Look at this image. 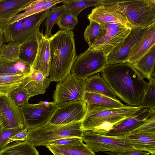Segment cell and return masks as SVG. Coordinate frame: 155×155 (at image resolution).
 Here are the masks:
<instances>
[{"label":"cell","instance_id":"5","mask_svg":"<svg viewBox=\"0 0 155 155\" xmlns=\"http://www.w3.org/2000/svg\"><path fill=\"white\" fill-rule=\"evenodd\" d=\"M50 11L48 9L24 18L3 28L5 42L21 44L36 35Z\"/></svg>","mask_w":155,"mask_h":155},{"label":"cell","instance_id":"2","mask_svg":"<svg viewBox=\"0 0 155 155\" xmlns=\"http://www.w3.org/2000/svg\"><path fill=\"white\" fill-rule=\"evenodd\" d=\"M74 33L61 30L49 38L50 49L49 76L52 81H61L71 74L77 55Z\"/></svg>","mask_w":155,"mask_h":155},{"label":"cell","instance_id":"6","mask_svg":"<svg viewBox=\"0 0 155 155\" xmlns=\"http://www.w3.org/2000/svg\"><path fill=\"white\" fill-rule=\"evenodd\" d=\"M81 139L94 153L117 154L135 150L126 136H110L98 134L93 130H83Z\"/></svg>","mask_w":155,"mask_h":155},{"label":"cell","instance_id":"31","mask_svg":"<svg viewBox=\"0 0 155 155\" xmlns=\"http://www.w3.org/2000/svg\"><path fill=\"white\" fill-rule=\"evenodd\" d=\"M106 31L103 24H99L94 21H90L85 29L84 37L90 48L97 41L105 35Z\"/></svg>","mask_w":155,"mask_h":155},{"label":"cell","instance_id":"28","mask_svg":"<svg viewBox=\"0 0 155 155\" xmlns=\"http://www.w3.org/2000/svg\"><path fill=\"white\" fill-rule=\"evenodd\" d=\"M0 155H39L35 147L27 140L15 141L0 150Z\"/></svg>","mask_w":155,"mask_h":155},{"label":"cell","instance_id":"39","mask_svg":"<svg viewBox=\"0 0 155 155\" xmlns=\"http://www.w3.org/2000/svg\"><path fill=\"white\" fill-rule=\"evenodd\" d=\"M23 129L18 128L3 129L0 132V150L7 145L10 138Z\"/></svg>","mask_w":155,"mask_h":155},{"label":"cell","instance_id":"33","mask_svg":"<svg viewBox=\"0 0 155 155\" xmlns=\"http://www.w3.org/2000/svg\"><path fill=\"white\" fill-rule=\"evenodd\" d=\"M155 74L148 80L146 89L141 101V107H148L155 109Z\"/></svg>","mask_w":155,"mask_h":155},{"label":"cell","instance_id":"17","mask_svg":"<svg viewBox=\"0 0 155 155\" xmlns=\"http://www.w3.org/2000/svg\"><path fill=\"white\" fill-rule=\"evenodd\" d=\"M38 43L36 55L31 67L34 70L42 73L45 76H49L50 49L49 38L39 31L36 35Z\"/></svg>","mask_w":155,"mask_h":155},{"label":"cell","instance_id":"45","mask_svg":"<svg viewBox=\"0 0 155 155\" xmlns=\"http://www.w3.org/2000/svg\"><path fill=\"white\" fill-rule=\"evenodd\" d=\"M107 155H117L116 154L114 153H107ZM150 155H151V154Z\"/></svg>","mask_w":155,"mask_h":155},{"label":"cell","instance_id":"42","mask_svg":"<svg viewBox=\"0 0 155 155\" xmlns=\"http://www.w3.org/2000/svg\"><path fill=\"white\" fill-rule=\"evenodd\" d=\"M116 154L117 155H150V153L145 151L133 150L124 151Z\"/></svg>","mask_w":155,"mask_h":155},{"label":"cell","instance_id":"10","mask_svg":"<svg viewBox=\"0 0 155 155\" xmlns=\"http://www.w3.org/2000/svg\"><path fill=\"white\" fill-rule=\"evenodd\" d=\"M58 106L54 101H41L37 104L28 103L19 107L25 128L33 129L48 122Z\"/></svg>","mask_w":155,"mask_h":155},{"label":"cell","instance_id":"11","mask_svg":"<svg viewBox=\"0 0 155 155\" xmlns=\"http://www.w3.org/2000/svg\"><path fill=\"white\" fill-rule=\"evenodd\" d=\"M103 24L106 31L105 35L89 49L101 51L107 56L125 40L131 29L118 23H109Z\"/></svg>","mask_w":155,"mask_h":155},{"label":"cell","instance_id":"46","mask_svg":"<svg viewBox=\"0 0 155 155\" xmlns=\"http://www.w3.org/2000/svg\"><path fill=\"white\" fill-rule=\"evenodd\" d=\"M151 155H155V154H151Z\"/></svg>","mask_w":155,"mask_h":155},{"label":"cell","instance_id":"23","mask_svg":"<svg viewBox=\"0 0 155 155\" xmlns=\"http://www.w3.org/2000/svg\"><path fill=\"white\" fill-rule=\"evenodd\" d=\"M155 45L132 65L144 78L149 80L155 73Z\"/></svg>","mask_w":155,"mask_h":155},{"label":"cell","instance_id":"40","mask_svg":"<svg viewBox=\"0 0 155 155\" xmlns=\"http://www.w3.org/2000/svg\"><path fill=\"white\" fill-rule=\"evenodd\" d=\"M83 142L81 138L75 137H69L51 141L48 144L54 145H71L80 144Z\"/></svg>","mask_w":155,"mask_h":155},{"label":"cell","instance_id":"3","mask_svg":"<svg viewBox=\"0 0 155 155\" xmlns=\"http://www.w3.org/2000/svg\"><path fill=\"white\" fill-rule=\"evenodd\" d=\"M100 2L122 12L131 29L145 28L155 23V0H101Z\"/></svg>","mask_w":155,"mask_h":155},{"label":"cell","instance_id":"35","mask_svg":"<svg viewBox=\"0 0 155 155\" xmlns=\"http://www.w3.org/2000/svg\"><path fill=\"white\" fill-rule=\"evenodd\" d=\"M21 44L19 43L14 41H10L7 44H3L0 50V55L9 60H19Z\"/></svg>","mask_w":155,"mask_h":155},{"label":"cell","instance_id":"8","mask_svg":"<svg viewBox=\"0 0 155 155\" xmlns=\"http://www.w3.org/2000/svg\"><path fill=\"white\" fill-rule=\"evenodd\" d=\"M126 104L118 108L107 109L98 111H87L81 122L83 130H93L105 124L114 125L130 116L140 107Z\"/></svg>","mask_w":155,"mask_h":155},{"label":"cell","instance_id":"15","mask_svg":"<svg viewBox=\"0 0 155 155\" xmlns=\"http://www.w3.org/2000/svg\"><path fill=\"white\" fill-rule=\"evenodd\" d=\"M0 118L5 129L25 128L19 107L8 95H0Z\"/></svg>","mask_w":155,"mask_h":155},{"label":"cell","instance_id":"20","mask_svg":"<svg viewBox=\"0 0 155 155\" xmlns=\"http://www.w3.org/2000/svg\"><path fill=\"white\" fill-rule=\"evenodd\" d=\"M51 81L50 78H48L41 72L32 68L22 86L30 97L45 93Z\"/></svg>","mask_w":155,"mask_h":155},{"label":"cell","instance_id":"4","mask_svg":"<svg viewBox=\"0 0 155 155\" xmlns=\"http://www.w3.org/2000/svg\"><path fill=\"white\" fill-rule=\"evenodd\" d=\"M81 122L59 125L48 122L35 128L28 130L27 140L35 147L46 146L50 142L69 137L81 138Z\"/></svg>","mask_w":155,"mask_h":155},{"label":"cell","instance_id":"7","mask_svg":"<svg viewBox=\"0 0 155 155\" xmlns=\"http://www.w3.org/2000/svg\"><path fill=\"white\" fill-rule=\"evenodd\" d=\"M107 65V56L103 52L88 48L76 56L71 74L78 78L85 80L101 72Z\"/></svg>","mask_w":155,"mask_h":155},{"label":"cell","instance_id":"21","mask_svg":"<svg viewBox=\"0 0 155 155\" xmlns=\"http://www.w3.org/2000/svg\"><path fill=\"white\" fill-rule=\"evenodd\" d=\"M34 0H0V28L10 24L12 19Z\"/></svg>","mask_w":155,"mask_h":155},{"label":"cell","instance_id":"37","mask_svg":"<svg viewBox=\"0 0 155 155\" xmlns=\"http://www.w3.org/2000/svg\"><path fill=\"white\" fill-rule=\"evenodd\" d=\"M78 22L77 18L65 11L59 16L56 23L61 30L72 31L77 25Z\"/></svg>","mask_w":155,"mask_h":155},{"label":"cell","instance_id":"14","mask_svg":"<svg viewBox=\"0 0 155 155\" xmlns=\"http://www.w3.org/2000/svg\"><path fill=\"white\" fill-rule=\"evenodd\" d=\"M155 112V109L141 107L131 115L114 125L112 129L104 135L115 137L126 136Z\"/></svg>","mask_w":155,"mask_h":155},{"label":"cell","instance_id":"19","mask_svg":"<svg viewBox=\"0 0 155 155\" xmlns=\"http://www.w3.org/2000/svg\"><path fill=\"white\" fill-rule=\"evenodd\" d=\"M84 101L86 103L87 111H98L122 107L126 104L118 100H116L95 93L85 92Z\"/></svg>","mask_w":155,"mask_h":155},{"label":"cell","instance_id":"1","mask_svg":"<svg viewBox=\"0 0 155 155\" xmlns=\"http://www.w3.org/2000/svg\"><path fill=\"white\" fill-rule=\"evenodd\" d=\"M100 72L116 97L127 105L140 106L147 82L132 64L107 65Z\"/></svg>","mask_w":155,"mask_h":155},{"label":"cell","instance_id":"30","mask_svg":"<svg viewBox=\"0 0 155 155\" xmlns=\"http://www.w3.org/2000/svg\"><path fill=\"white\" fill-rule=\"evenodd\" d=\"M28 76L0 75V95H8L13 90L22 86Z\"/></svg>","mask_w":155,"mask_h":155},{"label":"cell","instance_id":"34","mask_svg":"<svg viewBox=\"0 0 155 155\" xmlns=\"http://www.w3.org/2000/svg\"><path fill=\"white\" fill-rule=\"evenodd\" d=\"M65 6L64 4L59 6L55 5L51 8L52 10L48 14L44 23L45 28V36L46 38H49L51 35L52 28L59 16L65 11Z\"/></svg>","mask_w":155,"mask_h":155},{"label":"cell","instance_id":"16","mask_svg":"<svg viewBox=\"0 0 155 155\" xmlns=\"http://www.w3.org/2000/svg\"><path fill=\"white\" fill-rule=\"evenodd\" d=\"M87 18L99 24L109 23H120L131 29L124 15L120 12L109 6L101 5L93 9Z\"/></svg>","mask_w":155,"mask_h":155},{"label":"cell","instance_id":"9","mask_svg":"<svg viewBox=\"0 0 155 155\" xmlns=\"http://www.w3.org/2000/svg\"><path fill=\"white\" fill-rule=\"evenodd\" d=\"M85 92V80L78 78L70 74L57 84L53 91V101L58 106H61L84 101Z\"/></svg>","mask_w":155,"mask_h":155},{"label":"cell","instance_id":"29","mask_svg":"<svg viewBox=\"0 0 155 155\" xmlns=\"http://www.w3.org/2000/svg\"><path fill=\"white\" fill-rule=\"evenodd\" d=\"M38 48V43L35 35L21 44L19 60L31 66L35 59Z\"/></svg>","mask_w":155,"mask_h":155},{"label":"cell","instance_id":"18","mask_svg":"<svg viewBox=\"0 0 155 155\" xmlns=\"http://www.w3.org/2000/svg\"><path fill=\"white\" fill-rule=\"evenodd\" d=\"M155 45V23L147 27L143 35L131 50L127 62L132 64Z\"/></svg>","mask_w":155,"mask_h":155},{"label":"cell","instance_id":"13","mask_svg":"<svg viewBox=\"0 0 155 155\" xmlns=\"http://www.w3.org/2000/svg\"><path fill=\"white\" fill-rule=\"evenodd\" d=\"M147 27L131 29L125 40L107 56V65L127 62L131 50L142 37Z\"/></svg>","mask_w":155,"mask_h":155},{"label":"cell","instance_id":"27","mask_svg":"<svg viewBox=\"0 0 155 155\" xmlns=\"http://www.w3.org/2000/svg\"><path fill=\"white\" fill-rule=\"evenodd\" d=\"M126 137L135 150L155 154V134H128Z\"/></svg>","mask_w":155,"mask_h":155},{"label":"cell","instance_id":"25","mask_svg":"<svg viewBox=\"0 0 155 155\" xmlns=\"http://www.w3.org/2000/svg\"><path fill=\"white\" fill-rule=\"evenodd\" d=\"M32 69L31 65L19 60H9L0 55V75H28Z\"/></svg>","mask_w":155,"mask_h":155},{"label":"cell","instance_id":"26","mask_svg":"<svg viewBox=\"0 0 155 155\" xmlns=\"http://www.w3.org/2000/svg\"><path fill=\"white\" fill-rule=\"evenodd\" d=\"M54 155H97L83 142L71 145L45 146Z\"/></svg>","mask_w":155,"mask_h":155},{"label":"cell","instance_id":"41","mask_svg":"<svg viewBox=\"0 0 155 155\" xmlns=\"http://www.w3.org/2000/svg\"><path fill=\"white\" fill-rule=\"evenodd\" d=\"M28 135V130L25 128L12 137L7 142L8 143L15 141H23L27 140Z\"/></svg>","mask_w":155,"mask_h":155},{"label":"cell","instance_id":"12","mask_svg":"<svg viewBox=\"0 0 155 155\" xmlns=\"http://www.w3.org/2000/svg\"><path fill=\"white\" fill-rule=\"evenodd\" d=\"M87 111L86 104L84 101L58 106L48 122L59 125L81 122L87 114Z\"/></svg>","mask_w":155,"mask_h":155},{"label":"cell","instance_id":"22","mask_svg":"<svg viewBox=\"0 0 155 155\" xmlns=\"http://www.w3.org/2000/svg\"><path fill=\"white\" fill-rule=\"evenodd\" d=\"M85 92L96 93L118 100L115 93L99 73L85 79Z\"/></svg>","mask_w":155,"mask_h":155},{"label":"cell","instance_id":"43","mask_svg":"<svg viewBox=\"0 0 155 155\" xmlns=\"http://www.w3.org/2000/svg\"><path fill=\"white\" fill-rule=\"evenodd\" d=\"M5 42V39L3 29L0 28V50Z\"/></svg>","mask_w":155,"mask_h":155},{"label":"cell","instance_id":"24","mask_svg":"<svg viewBox=\"0 0 155 155\" xmlns=\"http://www.w3.org/2000/svg\"><path fill=\"white\" fill-rule=\"evenodd\" d=\"M59 2L58 0H34L22 9L21 11H24V12L18 14L13 18L10 21V24L24 18L51 9Z\"/></svg>","mask_w":155,"mask_h":155},{"label":"cell","instance_id":"44","mask_svg":"<svg viewBox=\"0 0 155 155\" xmlns=\"http://www.w3.org/2000/svg\"><path fill=\"white\" fill-rule=\"evenodd\" d=\"M3 129H4V128L3 126L2 123L0 118V132Z\"/></svg>","mask_w":155,"mask_h":155},{"label":"cell","instance_id":"36","mask_svg":"<svg viewBox=\"0 0 155 155\" xmlns=\"http://www.w3.org/2000/svg\"><path fill=\"white\" fill-rule=\"evenodd\" d=\"M155 134V112L127 134Z\"/></svg>","mask_w":155,"mask_h":155},{"label":"cell","instance_id":"32","mask_svg":"<svg viewBox=\"0 0 155 155\" xmlns=\"http://www.w3.org/2000/svg\"><path fill=\"white\" fill-rule=\"evenodd\" d=\"M100 0H63L65 10L77 18L81 12L87 7L101 5Z\"/></svg>","mask_w":155,"mask_h":155},{"label":"cell","instance_id":"38","mask_svg":"<svg viewBox=\"0 0 155 155\" xmlns=\"http://www.w3.org/2000/svg\"><path fill=\"white\" fill-rule=\"evenodd\" d=\"M8 95L18 107L28 103V100L30 98L26 91L22 86L9 93Z\"/></svg>","mask_w":155,"mask_h":155}]
</instances>
